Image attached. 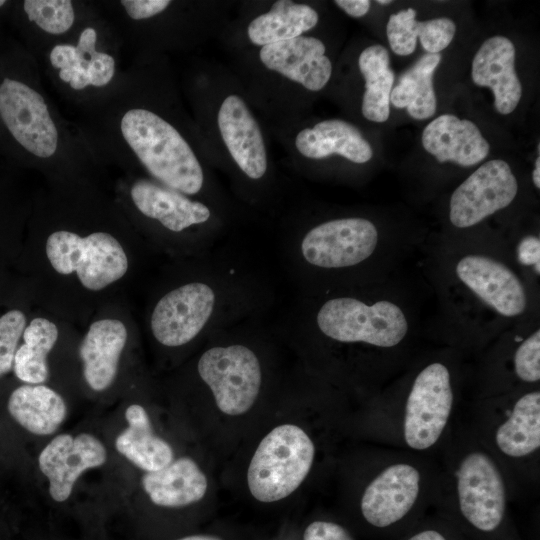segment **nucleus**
I'll return each instance as SVG.
<instances>
[{
    "instance_id": "4c0bfd02",
    "label": "nucleus",
    "mask_w": 540,
    "mask_h": 540,
    "mask_svg": "<svg viewBox=\"0 0 540 540\" xmlns=\"http://www.w3.org/2000/svg\"><path fill=\"white\" fill-rule=\"evenodd\" d=\"M334 3L354 18H360L366 15L371 6L369 0H336Z\"/></svg>"
},
{
    "instance_id": "f704fd0d",
    "label": "nucleus",
    "mask_w": 540,
    "mask_h": 540,
    "mask_svg": "<svg viewBox=\"0 0 540 540\" xmlns=\"http://www.w3.org/2000/svg\"><path fill=\"white\" fill-rule=\"evenodd\" d=\"M130 18L142 20L154 17L165 11L171 4L169 0H122Z\"/></svg>"
},
{
    "instance_id": "4be33fe9",
    "label": "nucleus",
    "mask_w": 540,
    "mask_h": 540,
    "mask_svg": "<svg viewBox=\"0 0 540 540\" xmlns=\"http://www.w3.org/2000/svg\"><path fill=\"white\" fill-rule=\"evenodd\" d=\"M141 483L155 505L169 508L200 501L208 486L205 474L189 457H180L160 470L146 472Z\"/></svg>"
},
{
    "instance_id": "423d86ee",
    "label": "nucleus",
    "mask_w": 540,
    "mask_h": 540,
    "mask_svg": "<svg viewBox=\"0 0 540 540\" xmlns=\"http://www.w3.org/2000/svg\"><path fill=\"white\" fill-rule=\"evenodd\" d=\"M315 323L320 333L334 342L381 349L399 345L408 332L407 319L396 304L381 300L368 305L347 296L326 300Z\"/></svg>"
},
{
    "instance_id": "9d476101",
    "label": "nucleus",
    "mask_w": 540,
    "mask_h": 540,
    "mask_svg": "<svg viewBox=\"0 0 540 540\" xmlns=\"http://www.w3.org/2000/svg\"><path fill=\"white\" fill-rule=\"evenodd\" d=\"M376 226L361 217L337 218L311 227L302 236L298 250L303 261L320 269L355 266L375 251Z\"/></svg>"
},
{
    "instance_id": "ddd939ff",
    "label": "nucleus",
    "mask_w": 540,
    "mask_h": 540,
    "mask_svg": "<svg viewBox=\"0 0 540 540\" xmlns=\"http://www.w3.org/2000/svg\"><path fill=\"white\" fill-rule=\"evenodd\" d=\"M216 124L221 140L240 172L251 181L268 173V153L261 127L244 98L227 94L220 102Z\"/></svg>"
},
{
    "instance_id": "c756f323",
    "label": "nucleus",
    "mask_w": 540,
    "mask_h": 540,
    "mask_svg": "<svg viewBox=\"0 0 540 540\" xmlns=\"http://www.w3.org/2000/svg\"><path fill=\"white\" fill-rule=\"evenodd\" d=\"M23 7L28 19L49 34L65 33L75 20L70 0H26Z\"/></svg>"
},
{
    "instance_id": "72a5a7b5",
    "label": "nucleus",
    "mask_w": 540,
    "mask_h": 540,
    "mask_svg": "<svg viewBox=\"0 0 540 540\" xmlns=\"http://www.w3.org/2000/svg\"><path fill=\"white\" fill-rule=\"evenodd\" d=\"M303 540H353V538L343 526L332 521L317 520L306 527Z\"/></svg>"
},
{
    "instance_id": "c9c22d12",
    "label": "nucleus",
    "mask_w": 540,
    "mask_h": 540,
    "mask_svg": "<svg viewBox=\"0 0 540 540\" xmlns=\"http://www.w3.org/2000/svg\"><path fill=\"white\" fill-rule=\"evenodd\" d=\"M518 260L523 265H533L535 271L540 273V240L534 236L523 238L517 250Z\"/></svg>"
},
{
    "instance_id": "bb28decb",
    "label": "nucleus",
    "mask_w": 540,
    "mask_h": 540,
    "mask_svg": "<svg viewBox=\"0 0 540 540\" xmlns=\"http://www.w3.org/2000/svg\"><path fill=\"white\" fill-rule=\"evenodd\" d=\"M358 66L365 79V92L361 104L363 116L372 122L387 121L394 82L387 49L379 44L368 46L360 53Z\"/></svg>"
},
{
    "instance_id": "39448f33",
    "label": "nucleus",
    "mask_w": 540,
    "mask_h": 540,
    "mask_svg": "<svg viewBox=\"0 0 540 540\" xmlns=\"http://www.w3.org/2000/svg\"><path fill=\"white\" fill-rule=\"evenodd\" d=\"M316 454L310 436L299 426L282 424L259 443L247 471L252 496L260 502L282 500L309 474Z\"/></svg>"
},
{
    "instance_id": "473e14b6",
    "label": "nucleus",
    "mask_w": 540,
    "mask_h": 540,
    "mask_svg": "<svg viewBox=\"0 0 540 540\" xmlns=\"http://www.w3.org/2000/svg\"><path fill=\"white\" fill-rule=\"evenodd\" d=\"M513 369L516 377L525 383L540 380V331L533 332L517 347L513 355Z\"/></svg>"
},
{
    "instance_id": "a878e982",
    "label": "nucleus",
    "mask_w": 540,
    "mask_h": 540,
    "mask_svg": "<svg viewBox=\"0 0 540 540\" xmlns=\"http://www.w3.org/2000/svg\"><path fill=\"white\" fill-rule=\"evenodd\" d=\"M318 21V12L308 4L277 1L248 23L246 35L250 43L262 47L302 36Z\"/></svg>"
},
{
    "instance_id": "ea45409f",
    "label": "nucleus",
    "mask_w": 540,
    "mask_h": 540,
    "mask_svg": "<svg viewBox=\"0 0 540 540\" xmlns=\"http://www.w3.org/2000/svg\"><path fill=\"white\" fill-rule=\"evenodd\" d=\"M533 183L536 188H540V157H537L535 161V168L532 174Z\"/></svg>"
},
{
    "instance_id": "412c9836",
    "label": "nucleus",
    "mask_w": 540,
    "mask_h": 540,
    "mask_svg": "<svg viewBox=\"0 0 540 540\" xmlns=\"http://www.w3.org/2000/svg\"><path fill=\"white\" fill-rule=\"evenodd\" d=\"M297 152L308 159H324L339 155L363 164L373 156L369 142L351 123L341 119H327L312 127L301 129L294 138Z\"/></svg>"
},
{
    "instance_id": "2f4dec72",
    "label": "nucleus",
    "mask_w": 540,
    "mask_h": 540,
    "mask_svg": "<svg viewBox=\"0 0 540 540\" xmlns=\"http://www.w3.org/2000/svg\"><path fill=\"white\" fill-rule=\"evenodd\" d=\"M97 33L94 28L84 29L78 39L76 47V60L74 66L60 70L59 77L70 84L71 88L81 90L89 85L87 72L91 59L96 54Z\"/></svg>"
},
{
    "instance_id": "cd10ccee",
    "label": "nucleus",
    "mask_w": 540,
    "mask_h": 540,
    "mask_svg": "<svg viewBox=\"0 0 540 540\" xmlns=\"http://www.w3.org/2000/svg\"><path fill=\"white\" fill-rule=\"evenodd\" d=\"M441 55L425 54L399 79L392 89L390 102L397 108H405L417 120L432 117L436 112L437 101L432 78L440 63Z\"/></svg>"
},
{
    "instance_id": "2eb2a0df",
    "label": "nucleus",
    "mask_w": 540,
    "mask_h": 540,
    "mask_svg": "<svg viewBox=\"0 0 540 540\" xmlns=\"http://www.w3.org/2000/svg\"><path fill=\"white\" fill-rule=\"evenodd\" d=\"M260 63L268 70L313 92L322 90L332 75V63L326 46L313 36L260 47Z\"/></svg>"
},
{
    "instance_id": "1a4fd4ad",
    "label": "nucleus",
    "mask_w": 540,
    "mask_h": 540,
    "mask_svg": "<svg viewBox=\"0 0 540 540\" xmlns=\"http://www.w3.org/2000/svg\"><path fill=\"white\" fill-rule=\"evenodd\" d=\"M201 380L210 389L218 409L231 416L246 413L262 386V366L253 349L242 343L216 345L197 363Z\"/></svg>"
},
{
    "instance_id": "a19ab883",
    "label": "nucleus",
    "mask_w": 540,
    "mask_h": 540,
    "mask_svg": "<svg viewBox=\"0 0 540 540\" xmlns=\"http://www.w3.org/2000/svg\"><path fill=\"white\" fill-rule=\"evenodd\" d=\"M177 540H221V539L215 536H211V535H191V536H186Z\"/></svg>"
},
{
    "instance_id": "58836bf2",
    "label": "nucleus",
    "mask_w": 540,
    "mask_h": 540,
    "mask_svg": "<svg viewBox=\"0 0 540 540\" xmlns=\"http://www.w3.org/2000/svg\"><path fill=\"white\" fill-rule=\"evenodd\" d=\"M406 540H449L448 537L438 529L424 528L412 534Z\"/></svg>"
},
{
    "instance_id": "393cba45",
    "label": "nucleus",
    "mask_w": 540,
    "mask_h": 540,
    "mask_svg": "<svg viewBox=\"0 0 540 540\" xmlns=\"http://www.w3.org/2000/svg\"><path fill=\"white\" fill-rule=\"evenodd\" d=\"M386 33L390 47L397 55L412 54L417 37L424 50L429 54H438L453 40L456 25L446 17L417 21L416 11L408 8L390 15Z\"/></svg>"
},
{
    "instance_id": "f03ea898",
    "label": "nucleus",
    "mask_w": 540,
    "mask_h": 540,
    "mask_svg": "<svg viewBox=\"0 0 540 540\" xmlns=\"http://www.w3.org/2000/svg\"><path fill=\"white\" fill-rule=\"evenodd\" d=\"M469 424L505 470L514 489L536 486L540 459V391L479 406Z\"/></svg>"
},
{
    "instance_id": "aec40b11",
    "label": "nucleus",
    "mask_w": 540,
    "mask_h": 540,
    "mask_svg": "<svg viewBox=\"0 0 540 540\" xmlns=\"http://www.w3.org/2000/svg\"><path fill=\"white\" fill-rule=\"evenodd\" d=\"M127 341V330L117 319L93 322L79 348L83 376L95 391L107 389L114 381L120 355Z\"/></svg>"
},
{
    "instance_id": "c85d7f7f",
    "label": "nucleus",
    "mask_w": 540,
    "mask_h": 540,
    "mask_svg": "<svg viewBox=\"0 0 540 540\" xmlns=\"http://www.w3.org/2000/svg\"><path fill=\"white\" fill-rule=\"evenodd\" d=\"M58 328L50 320L37 317L25 327L23 344L15 353L13 370L28 384H40L48 377L47 355L58 339Z\"/></svg>"
},
{
    "instance_id": "9b49d317",
    "label": "nucleus",
    "mask_w": 540,
    "mask_h": 540,
    "mask_svg": "<svg viewBox=\"0 0 540 540\" xmlns=\"http://www.w3.org/2000/svg\"><path fill=\"white\" fill-rule=\"evenodd\" d=\"M0 117L15 140L28 152L53 156L58 130L44 98L27 84L5 78L0 84Z\"/></svg>"
},
{
    "instance_id": "dca6fc26",
    "label": "nucleus",
    "mask_w": 540,
    "mask_h": 540,
    "mask_svg": "<svg viewBox=\"0 0 540 540\" xmlns=\"http://www.w3.org/2000/svg\"><path fill=\"white\" fill-rule=\"evenodd\" d=\"M456 273L468 288L501 315L514 317L525 311L524 287L503 263L484 255H466L458 262Z\"/></svg>"
},
{
    "instance_id": "f257e3e1",
    "label": "nucleus",
    "mask_w": 540,
    "mask_h": 540,
    "mask_svg": "<svg viewBox=\"0 0 540 540\" xmlns=\"http://www.w3.org/2000/svg\"><path fill=\"white\" fill-rule=\"evenodd\" d=\"M376 415L382 447L434 457L460 419L448 366L440 361L425 365L404 397L382 404Z\"/></svg>"
},
{
    "instance_id": "20e7f679",
    "label": "nucleus",
    "mask_w": 540,
    "mask_h": 540,
    "mask_svg": "<svg viewBox=\"0 0 540 540\" xmlns=\"http://www.w3.org/2000/svg\"><path fill=\"white\" fill-rule=\"evenodd\" d=\"M120 129L142 165L163 186L187 196L203 189L205 174L197 155L166 119L149 109L132 108L122 116Z\"/></svg>"
},
{
    "instance_id": "6e6552de",
    "label": "nucleus",
    "mask_w": 540,
    "mask_h": 540,
    "mask_svg": "<svg viewBox=\"0 0 540 540\" xmlns=\"http://www.w3.org/2000/svg\"><path fill=\"white\" fill-rule=\"evenodd\" d=\"M46 255L60 274L76 272L82 286L99 291L122 278L128 259L119 241L109 233L94 232L86 237L59 230L49 235Z\"/></svg>"
},
{
    "instance_id": "79ce46f5",
    "label": "nucleus",
    "mask_w": 540,
    "mask_h": 540,
    "mask_svg": "<svg viewBox=\"0 0 540 540\" xmlns=\"http://www.w3.org/2000/svg\"><path fill=\"white\" fill-rule=\"evenodd\" d=\"M378 4L380 5H388L390 4L392 1L391 0H377L376 1Z\"/></svg>"
},
{
    "instance_id": "7ed1b4c3",
    "label": "nucleus",
    "mask_w": 540,
    "mask_h": 540,
    "mask_svg": "<svg viewBox=\"0 0 540 540\" xmlns=\"http://www.w3.org/2000/svg\"><path fill=\"white\" fill-rule=\"evenodd\" d=\"M436 474L434 457L382 447L360 495L361 516L374 528L397 525L420 505L434 501Z\"/></svg>"
},
{
    "instance_id": "5701e85b",
    "label": "nucleus",
    "mask_w": 540,
    "mask_h": 540,
    "mask_svg": "<svg viewBox=\"0 0 540 540\" xmlns=\"http://www.w3.org/2000/svg\"><path fill=\"white\" fill-rule=\"evenodd\" d=\"M128 427L115 440L117 451L146 472L157 471L173 461L171 446L154 434L149 416L141 405L125 411Z\"/></svg>"
},
{
    "instance_id": "f3484780",
    "label": "nucleus",
    "mask_w": 540,
    "mask_h": 540,
    "mask_svg": "<svg viewBox=\"0 0 540 540\" xmlns=\"http://www.w3.org/2000/svg\"><path fill=\"white\" fill-rule=\"evenodd\" d=\"M471 77L494 95V107L503 115L512 113L522 96L521 82L515 71V47L504 36L488 38L472 61Z\"/></svg>"
},
{
    "instance_id": "0eeeda50",
    "label": "nucleus",
    "mask_w": 540,
    "mask_h": 540,
    "mask_svg": "<svg viewBox=\"0 0 540 540\" xmlns=\"http://www.w3.org/2000/svg\"><path fill=\"white\" fill-rule=\"evenodd\" d=\"M227 289L214 277L212 281H192L164 294L150 318L154 338L166 347H180L198 337L222 316Z\"/></svg>"
},
{
    "instance_id": "e433bc0d",
    "label": "nucleus",
    "mask_w": 540,
    "mask_h": 540,
    "mask_svg": "<svg viewBox=\"0 0 540 540\" xmlns=\"http://www.w3.org/2000/svg\"><path fill=\"white\" fill-rule=\"evenodd\" d=\"M76 60V47L69 44H59L50 52V63L54 68L65 70L72 68Z\"/></svg>"
},
{
    "instance_id": "6ab92c4d",
    "label": "nucleus",
    "mask_w": 540,
    "mask_h": 540,
    "mask_svg": "<svg viewBox=\"0 0 540 540\" xmlns=\"http://www.w3.org/2000/svg\"><path fill=\"white\" fill-rule=\"evenodd\" d=\"M422 145L439 162L451 161L463 167L480 163L490 150L472 121L452 114L440 115L424 128Z\"/></svg>"
},
{
    "instance_id": "37998d69",
    "label": "nucleus",
    "mask_w": 540,
    "mask_h": 540,
    "mask_svg": "<svg viewBox=\"0 0 540 540\" xmlns=\"http://www.w3.org/2000/svg\"><path fill=\"white\" fill-rule=\"evenodd\" d=\"M5 3H6V1L0 0V7H2Z\"/></svg>"
},
{
    "instance_id": "f8f14e48",
    "label": "nucleus",
    "mask_w": 540,
    "mask_h": 540,
    "mask_svg": "<svg viewBox=\"0 0 540 540\" xmlns=\"http://www.w3.org/2000/svg\"><path fill=\"white\" fill-rule=\"evenodd\" d=\"M517 191L518 182L509 164L499 159L487 161L453 192L450 221L458 228L471 227L507 207Z\"/></svg>"
},
{
    "instance_id": "4468645a",
    "label": "nucleus",
    "mask_w": 540,
    "mask_h": 540,
    "mask_svg": "<svg viewBox=\"0 0 540 540\" xmlns=\"http://www.w3.org/2000/svg\"><path fill=\"white\" fill-rule=\"evenodd\" d=\"M107 452L102 442L89 433L73 437L60 434L41 451V472L48 478L50 496L57 502L67 500L75 482L86 470L103 465Z\"/></svg>"
},
{
    "instance_id": "a211bd4d",
    "label": "nucleus",
    "mask_w": 540,
    "mask_h": 540,
    "mask_svg": "<svg viewBox=\"0 0 540 540\" xmlns=\"http://www.w3.org/2000/svg\"><path fill=\"white\" fill-rule=\"evenodd\" d=\"M130 195L140 213L175 233L206 224L213 217L206 203L149 180L136 181Z\"/></svg>"
},
{
    "instance_id": "b1692460",
    "label": "nucleus",
    "mask_w": 540,
    "mask_h": 540,
    "mask_svg": "<svg viewBox=\"0 0 540 540\" xmlns=\"http://www.w3.org/2000/svg\"><path fill=\"white\" fill-rule=\"evenodd\" d=\"M7 407L17 423L36 435L54 433L67 414L63 398L52 388L41 384L16 388L9 397Z\"/></svg>"
},
{
    "instance_id": "7c9ffc66",
    "label": "nucleus",
    "mask_w": 540,
    "mask_h": 540,
    "mask_svg": "<svg viewBox=\"0 0 540 540\" xmlns=\"http://www.w3.org/2000/svg\"><path fill=\"white\" fill-rule=\"evenodd\" d=\"M26 327V316L12 309L0 317V377L13 368L18 342Z\"/></svg>"
}]
</instances>
